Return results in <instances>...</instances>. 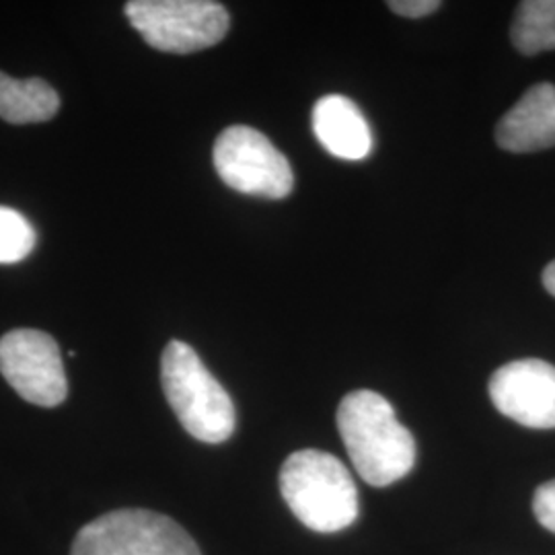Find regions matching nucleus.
Here are the masks:
<instances>
[{"label": "nucleus", "mask_w": 555, "mask_h": 555, "mask_svg": "<svg viewBox=\"0 0 555 555\" xmlns=\"http://www.w3.org/2000/svg\"><path fill=\"white\" fill-rule=\"evenodd\" d=\"M337 430L354 469L371 486H391L416 465V440L375 391L360 389L341 399Z\"/></svg>", "instance_id": "obj_1"}, {"label": "nucleus", "mask_w": 555, "mask_h": 555, "mask_svg": "<svg viewBox=\"0 0 555 555\" xmlns=\"http://www.w3.org/2000/svg\"><path fill=\"white\" fill-rule=\"evenodd\" d=\"M280 492L298 520L318 533H337L358 518L354 479L337 456L305 449L280 469Z\"/></svg>", "instance_id": "obj_2"}, {"label": "nucleus", "mask_w": 555, "mask_h": 555, "mask_svg": "<svg viewBox=\"0 0 555 555\" xmlns=\"http://www.w3.org/2000/svg\"><path fill=\"white\" fill-rule=\"evenodd\" d=\"M163 391L179 424L202 442L220 444L235 433V405L196 350L173 339L160 357Z\"/></svg>", "instance_id": "obj_3"}, {"label": "nucleus", "mask_w": 555, "mask_h": 555, "mask_svg": "<svg viewBox=\"0 0 555 555\" xmlns=\"http://www.w3.org/2000/svg\"><path fill=\"white\" fill-rule=\"evenodd\" d=\"M70 555H202L192 535L169 516L121 508L80 529Z\"/></svg>", "instance_id": "obj_4"}, {"label": "nucleus", "mask_w": 555, "mask_h": 555, "mask_svg": "<svg viewBox=\"0 0 555 555\" xmlns=\"http://www.w3.org/2000/svg\"><path fill=\"white\" fill-rule=\"evenodd\" d=\"M126 17L151 48L169 54L212 48L231 27L229 11L212 0H132Z\"/></svg>", "instance_id": "obj_5"}, {"label": "nucleus", "mask_w": 555, "mask_h": 555, "mask_svg": "<svg viewBox=\"0 0 555 555\" xmlns=\"http://www.w3.org/2000/svg\"><path fill=\"white\" fill-rule=\"evenodd\" d=\"M220 179L241 194L282 199L293 192L295 173L288 159L256 128L231 126L215 144Z\"/></svg>", "instance_id": "obj_6"}, {"label": "nucleus", "mask_w": 555, "mask_h": 555, "mask_svg": "<svg viewBox=\"0 0 555 555\" xmlns=\"http://www.w3.org/2000/svg\"><path fill=\"white\" fill-rule=\"evenodd\" d=\"M0 375L25 401L40 408H56L68 396L59 344L38 330L0 337Z\"/></svg>", "instance_id": "obj_7"}, {"label": "nucleus", "mask_w": 555, "mask_h": 555, "mask_svg": "<svg viewBox=\"0 0 555 555\" xmlns=\"http://www.w3.org/2000/svg\"><path fill=\"white\" fill-rule=\"evenodd\" d=\"M490 397L500 414L527 428H555V366L545 360L504 364L490 378Z\"/></svg>", "instance_id": "obj_8"}, {"label": "nucleus", "mask_w": 555, "mask_h": 555, "mask_svg": "<svg viewBox=\"0 0 555 555\" xmlns=\"http://www.w3.org/2000/svg\"><path fill=\"white\" fill-rule=\"evenodd\" d=\"M498 146L508 153H535L555 146V87H531L498 121Z\"/></svg>", "instance_id": "obj_9"}, {"label": "nucleus", "mask_w": 555, "mask_h": 555, "mask_svg": "<svg viewBox=\"0 0 555 555\" xmlns=\"http://www.w3.org/2000/svg\"><path fill=\"white\" fill-rule=\"evenodd\" d=\"M313 132L319 144L337 159H366L373 149L369 121L357 103L344 95H325L315 103Z\"/></svg>", "instance_id": "obj_10"}, {"label": "nucleus", "mask_w": 555, "mask_h": 555, "mask_svg": "<svg viewBox=\"0 0 555 555\" xmlns=\"http://www.w3.org/2000/svg\"><path fill=\"white\" fill-rule=\"evenodd\" d=\"M59 93L41 79H13L0 73V118L9 124H40L59 114Z\"/></svg>", "instance_id": "obj_11"}, {"label": "nucleus", "mask_w": 555, "mask_h": 555, "mask_svg": "<svg viewBox=\"0 0 555 555\" xmlns=\"http://www.w3.org/2000/svg\"><path fill=\"white\" fill-rule=\"evenodd\" d=\"M511 38L525 56L555 50V0H525L516 9Z\"/></svg>", "instance_id": "obj_12"}, {"label": "nucleus", "mask_w": 555, "mask_h": 555, "mask_svg": "<svg viewBox=\"0 0 555 555\" xmlns=\"http://www.w3.org/2000/svg\"><path fill=\"white\" fill-rule=\"evenodd\" d=\"M36 229L20 210L0 206V263H17L36 247Z\"/></svg>", "instance_id": "obj_13"}, {"label": "nucleus", "mask_w": 555, "mask_h": 555, "mask_svg": "<svg viewBox=\"0 0 555 555\" xmlns=\"http://www.w3.org/2000/svg\"><path fill=\"white\" fill-rule=\"evenodd\" d=\"M533 513L547 531L555 533V479L537 488Z\"/></svg>", "instance_id": "obj_14"}, {"label": "nucleus", "mask_w": 555, "mask_h": 555, "mask_svg": "<svg viewBox=\"0 0 555 555\" xmlns=\"http://www.w3.org/2000/svg\"><path fill=\"white\" fill-rule=\"evenodd\" d=\"M387 7L401 17L420 20L440 9V2L438 0H391L387 2Z\"/></svg>", "instance_id": "obj_15"}, {"label": "nucleus", "mask_w": 555, "mask_h": 555, "mask_svg": "<svg viewBox=\"0 0 555 555\" xmlns=\"http://www.w3.org/2000/svg\"><path fill=\"white\" fill-rule=\"evenodd\" d=\"M543 286L547 288L550 295L555 297V261H552L545 270H543Z\"/></svg>", "instance_id": "obj_16"}]
</instances>
